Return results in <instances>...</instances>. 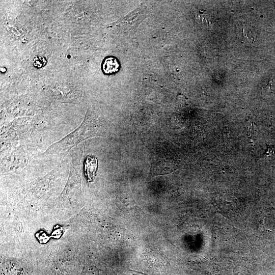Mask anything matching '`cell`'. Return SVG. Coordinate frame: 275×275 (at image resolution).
I'll use <instances>...</instances> for the list:
<instances>
[{
    "instance_id": "cell-1",
    "label": "cell",
    "mask_w": 275,
    "mask_h": 275,
    "mask_svg": "<svg viewBox=\"0 0 275 275\" xmlns=\"http://www.w3.org/2000/svg\"><path fill=\"white\" fill-rule=\"evenodd\" d=\"M95 122L87 119L74 131L50 146L46 153H64L87 138L99 135V128Z\"/></svg>"
},
{
    "instance_id": "cell-2",
    "label": "cell",
    "mask_w": 275,
    "mask_h": 275,
    "mask_svg": "<svg viewBox=\"0 0 275 275\" xmlns=\"http://www.w3.org/2000/svg\"><path fill=\"white\" fill-rule=\"evenodd\" d=\"M147 15L146 7L141 5L120 20L119 23L121 31L124 35L133 34Z\"/></svg>"
},
{
    "instance_id": "cell-3",
    "label": "cell",
    "mask_w": 275,
    "mask_h": 275,
    "mask_svg": "<svg viewBox=\"0 0 275 275\" xmlns=\"http://www.w3.org/2000/svg\"><path fill=\"white\" fill-rule=\"evenodd\" d=\"M98 161L93 156H88L85 161V173L88 181L92 182L95 178Z\"/></svg>"
},
{
    "instance_id": "cell-4",
    "label": "cell",
    "mask_w": 275,
    "mask_h": 275,
    "mask_svg": "<svg viewBox=\"0 0 275 275\" xmlns=\"http://www.w3.org/2000/svg\"><path fill=\"white\" fill-rule=\"evenodd\" d=\"M119 68L120 64L118 60L113 57L105 58L102 65L103 71L107 74L116 73L119 70Z\"/></svg>"
},
{
    "instance_id": "cell-5",
    "label": "cell",
    "mask_w": 275,
    "mask_h": 275,
    "mask_svg": "<svg viewBox=\"0 0 275 275\" xmlns=\"http://www.w3.org/2000/svg\"><path fill=\"white\" fill-rule=\"evenodd\" d=\"M242 35L243 39L246 41H252L253 39V32L251 29L243 26L242 29Z\"/></svg>"
},
{
    "instance_id": "cell-6",
    "label": "cell",
    "mask_w": 275,
    "mask_h": 275,
    "mask_svg": "<svg viewBox=\"0 0 275 275\" xmlns=\"http://www.w3.org/2000/svg\"><path fill=\"white\" fill-rule=\"evenodd\" d=\"M46 61L42 58L39 57L38 59H36L34 61V66L37 68H40L44 65Z\"/></svg>"
}]
</instances>
